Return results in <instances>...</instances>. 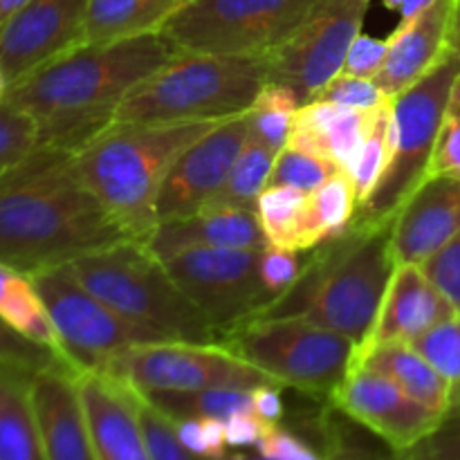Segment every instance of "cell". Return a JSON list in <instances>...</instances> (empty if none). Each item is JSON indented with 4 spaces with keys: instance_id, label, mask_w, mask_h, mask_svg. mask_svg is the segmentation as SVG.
<instances>
[{
    "instance_id": "f1b7e54d",
    "label": "cell",
    "mask_w": 460,
    "mask_h": 460,
    "mask_svg": "<svg viewBox=\"0 0 460 460\" xmlns=\"http://www.w3.org/2000/svg\"><path fill=\"white\" fill-rule=\"evenodd\" d=\"M144 398L173 420H182V418L229 420L236 413L252 411L250 386H214V389L191 391V394H148Z\"/></svg>"
},
{
    "instance_id": "f6af8a7d",
    "label": "cell",
    "mask_w": 460,
    "mask_h": 460,
    "mask_svg": "<svg viewBox=\"0 0 460 460\" xmlns=\"http://www.w3.org/2000/svg\"><path fill=\"white\" fill-rule=\"evenodd\" d=\"M386 54H389V40L358 34L346 52L341 72L350 76H362V79H376V75L385 66Z\"/></svg>"
},
{
    "instance_id": "f546056e",
    "label": "cell",
    "mask_w": 460,
    "mask_h": 460,
    "mask_svg": "<svg viewBox=\"0 0 460 460\" xmlns=\"http://www.w3.org/2000/svg\"><path fill=\"white\" fill-rule=\"evenodd\" d=\"M308 193L292 187H265L256 200V216L270 247L299 252Z\"/></svg>"
},
{
    "instance_id": "d6986e66",
    "label": "cell",
    "mask_w": 460,
    "mask_h": 460,
    "mask_svg": "<svg viewBox=\"0 0 460 460\" xmlns=\"http://www.w3.org/2000/svg\"><path fill=\"white\" fill-rule=\"evenodd\" d=\"M460 232V178L429 175L391 223L395 263L422 265Z\"/></svg>"
},
{
    "instance_id": "ab89813d",
    "label": "cell",
    "mask_w": 460,
    "mask_h": 460,
    "mask_svg": "<svg viewBox=\"0 0 460 460\" xmlns=\"http://www.w3.org/2000/svg\"><path fill=\"white\" fill-rule=\"evenodd\" d=\"M319 102L340 103V106L355 108V111H376L385 103L394 102V97L385 93L373 79H362V76H350L344 72H337L317 94ZM313 102V99H310Z\"/></svg>"
},
{
    "instance_id": "30bf717a",
    "label": "cell",
    "mask_w": 460,
    "mask_h": 460,
    "mask_svg": "<svg viewBox=\"0 0 460 460\" xmlns=\"http://www.w3.org/2000/svg\"><path fill=\"white\" fill-rule=\"evenodd\" d=\"M314 0H191L164 27L180 49L265 57L286 43Z\"/></svg>"
},
{
    "instance_id": "9c48e42d",
    "label": "cell",
    "mask_w": 460,
    "mask_h": 460,
    "mask_svg": "<svg viewBox=\"0 0 460 460\" xmlns=\"http://www.w3.org/2000/svg\"><path fill=\"white\" fill-rule=\"evenodd\" d=\"M30 279L57 332L58 353L75 371L103 373L130 346L169 341L85 290L70 263L39 270Z\"/></svg>"
},
{
    "instance_id": "4dcf8cb0",
    "label": "cell",
    "mask_w": 460,
    "mask_h": 460,
    "mask_svg": "<svg viewBox=\"0 0 460 460\" xmlns=\"http://www.w3.org/2000/svg\"><path fill=\"white\" fill-rule=\"evenodd\" d=\"M299 106V97L288 85L268 81L247 111L250 137L272 153H279L288 144L292 119Z\"/></svg>"
},
{
    "instance_id": "3957f363",
    "label": "cell",
    "mask_w": 460,
    "mask_h": 460,
    "mask_svg": "<svg viewBox=\"0 0 460 460\" xmlns=\"http://www.w3.org/2000/svg\"><path fill=\"white\" fill-rule=\"evenodd\" d=\"M395 268L391 225L353 220L305 252L296 281L252 319H304L341 332L358 349L371 335Z\"/></svg>"
},
{
    "instance_id": "ee69618b",
    "label": "cell",
    "mask_w": 460,
    "mask_h": 460,
    "mask_svg": "<svg viewBox=\"0 0 460 460\" xmlns=\"http://www.w3.org/2000/svg\"><path fill=\"white\" fill-rule=\"evenodd\" d=\"M402 456L407 460H460V411L449 413L434 434Z\"/></svg>"
},
{
    "instance_id": "836d02e7",
    "label": "cell",
    "mask_w": 460,
    "mask_h": 460,
    "mask_svg": "<svg viewBox=\"0 0 460 460\" xmlns=\"http://www.w3.org/2000/svg\"><path fill=\"white\" fill-rule=\"evenodd\" d=\"M413 349L447 380L452 389V409L449 413L460 411V314H454L447 322L438 323L425 335L413 341Z\"/></svg>"
},
{
    "instance_id": "ac0fdd59",
    "label": "cell",
    "mask_w": 460,
    "mask_h": 460,
    "mask_svg": "<svg viewBox=\"0 0 460 460\" xmlns=\"http://www.w3.org/2000/svg\"><path fill=\"white\" fill-rule=\"evenodd\" d=\"M458 314L443 292L416 263H400L391 277L371 335L355 349L353 359L382 344H413L438 323Z\"/></svg>"
},
{
    "instance_id": "b9f144b4",
    "label": "cell",
    "mask_w": 460,
    "mask_h": 460,
    "mask_svg": "<svg viewBox=\"0 0 460 460\" xmlns=\"http://www.w3.org/2000/svg\"><path fill=\"white\" fill-rule=\"evenodd\" d=\"M420 268L460 314V232L449 238Z\"/></svg>"
},
{
    "instance_id": "4316f807",
    "label": "cell",
    "mask_w": 460,
    "mask_h": 460,
    "mask_svg": "<svg viewBox=\"0 0 460 460\" xmlns=\"http://www.w3.org/2000/svg\"><path fill=\"white\" fill-rule=\"evenodd\" d=\"M358 205L355 184L346 171H337L322 187L308 193L301 227V254L344 232L353 223Z\"/></svg>"
},
{
    "instance_id": "681fc988",
    "label": "cell",
    "mask_w": 460,
    "mask_h": 460,
    "mask_svg": "<svg viewBox=\"0 0 460 460\" xmlns=\"http://www.w3.org/2000/svg\"><path fill=\"white\" fill-rule=\"evenodd\" d=\"M175 431H178L180 443H182L189 452L196 454V456L200 458H207V443L205 434H202L200 418H182V420H175Z\"/></svg>"
},
{
    "instance_id": "7dc6e473",
    "label": "cell",
    "mask_w": 460,
    "mask_h": 460,
    "mask_svg": "<svg viewBox=\"0 0 460 460\" xmlns=\"http://www.w3.org/2000/svg\"><path fill=\"white\" fill-rule=\"evenodd\" d=\"M281 389L279 385H259L252 389V411L265 422H277L283 420L286 416V407H283Z\"/></svg>"
},
{
    "instance_id": "d590c367",
    "label": "cell",
    "mask_w": 460,
    "mask_h": 460,
    "mask_svg": "<svg viewBox=\"0 0 460 460\" xmlns=\"http://www.w3.org/2000/svg\"><path fill=\"white\" fill-rule=\"evenodd\" d=\"M39 146L36 121L25 111L3 99L0 102V175L16 169Z\"/></svg>"
},
{
    "instance_id": "5b68a950",
    "label": "cell",
    "mask_w": 460,
    "mask_h": 460,
    "mask_svg": "<svg viewBox=\"0 0 460 460\" xmlns=\"http://www.w3.org/2000/svg\"><path fill=\"white\" fill-rule=\"evenodd\" d=\"M265 84V57L180 49L121 99L115 121L184 124L232 119L250 111Z\"/></svg>"
},
{
    "instance_id": "44dd1931",
    "label": "cell",
    "mask_w": 460,
    "mask_h": 460,
    "mask_svg": "<svg viewBox=\"0 0 460 460\" xmlns=\"http://www.w3.org/2000/svg\"><path fill=\"white\" fill-rule=\"evenodd\" d=\"M456 3L458 0H434L418 16L400 21L386 36L389 54L373 81L389 97H398L443 61L449 52V31Z\"/></svg>"
},
{
    "instance_id": "d4e9b609",
    "label": "cell",
    "mask_w": 460,
    "mask_h": 460,
    "mask_svg": "<svg viewBox=\"0 0 460 460\" xmlns=\"http://www.w3.org/2000/svg\"><path fill=\"white\" fill-rule=\"evenodd\" d=\"M191 0H90L85 43L102 45L155 34Z\"/></svg>"
},
{
    "instance_id": "8fae6325",
    "label": "cell",
    "mask_w": 460,
    "mask_h": 460,
    "mask_svg": "<svg viewBox=\"0 0 460 460\" xmlns=\"http://www.w3.org/2000/svg\"><path fill=\"white\" fill-rule=\"evenodd\" d=\"M103 373L142 395L191 394L214 386L254 389L259 385H277L220 344L193 341H151L130 346L117 355Z\"/></svg>"
},
{
    "instance_id": "603a6c76",
    "label": "cell",
    "mask_w": 460,
    "mask_h": 460,
    "mask_svg": "<svg viewBox=\"0 0 460 460\" xmlns=\"http://www.w3.org/2000/svg\"><path fill=\"white\" fill-rule=\"evenodd\" d=\"M371 117L373 111H355L313 99L296 108L288 144L317 153L349 173L362 151Z\"/></svg>"
},
{
    "instance_id": "ba28073f",
    "label": "cell",
    "mask_w": 460,
    "mask_h": 460,
    "mask_svg": "<svg viewBox=\"0 0 460 460\" xmlns=\"http://www.w3.org/2000/svg\"><path fill=\"white\" fill-rule=\"evenodd\" d=\"M458 75V57L449 48L434 70L394 97L389 166L371 198L358 207L353 220L391 225L404 202L425 182L449 93Z\"/></svg>"
},
{
    "instance_id": "d6a6232c",
    "label": "cell",
    "mask_w": 460,
    "mask_h": 460,
    "mask_svg": "<svg viewBox=\"0 0 460 460\" xmlns=\"http://www.w3.org/2000/svg\"><path fill=\"white\" fill-rule=\"evenodd\" d=\"M391 117H394V102L385 103V106L376 108L371 117V126H368L367 139L362 144L358 160L350 166L349 175L355 184V193H358V202H364L371 198L380 184L382 175H385L386 166L391 160ZM358 205V207H359Z\"/></svg>"
},
{
    "instance_id": "c3c4849f",
    "label": "cell",
    "mask_w": 460,
    "mask_h": 460,
    "mask_svg": "<svg viewBox=\"0 0 460 460\" xmlns=\"http://www.w3.org/2000/svg\"><path fill=\"white\" fill-rule=\"evenodd\" d=\"M202 434L207 443V458L223 460L227 456V434H225V420L218 418H200Z\"/></svg>"
},
{
    "instance_id": "ffe728a7",
    "label": "cell",
    "mask_w": 460,
    "mask_h": 460,
    "mask_svg": "<svg viewBox=\"0 0 460 460\" xmlns=\"http://www.w3.org/2000/svg\"><path fill=\"white\" fill-rule=\"evenodd\" d=\"M30 394L45 460H97L75 368L52 367L36 371Z\"/></svg>"
},
{
    "instance_id": "74e56055",
    "label": "cell",
    "mask_w": 460,
    "mask_h": 460,
    "mask_svg": "<svg viewBox=\"0 0 460 460\" xmlns=\"http://www.w3.org/2000/svg\"><path fill=\"white\" fill-rule=\"evenodd\" d=\"M0 367H16L36 373L52 367H70V364L52 349L31 341L0 317Z\"/></svg>"
},
{
    "instance_id": "cb8c5ba5",
    "label": "cell",
    "mask_w": 460,
    "mask_h": 460,
    "mask_svg": "<svg viewBox=\"0 0 460 460\" xmlns=\"http://www.w3.org/2000/svg\"><path fill=\"white\" fill-rule=\"evenodd\" d=\"M353 367H367L382 373L402 391H407L413 400L425 404L438 416L447 418L452 409V389L447 380L413 349L411 344H382L367 353L358 355L350 364Z\"/></svg>"
},
{
    "instance_id": "5bb4252c",
    "label": "cell",
    "mask_w": 460,
    "mask_h": 460,
    "mask_svg": "<svg viewBox=\"0 0 460 460\" xmlns=\"http://www.w3.org/2000/svg\"><path fill=\"white\" fill-rule=\"evenodd\" d=\"M328 404L385 440L395 454L411 452L445 420L394 380L367 367L350 368Z\"/></svg>"
},
{
    "instance_id": "9a60e30c",
    "label": "cell",
    "mask_w": 460,
    "mask_h": 460,
    "mask_svg": "<svg viewBox=\"0 0 460 460\" xmlns=\"http://www.w3.org/2000/svg\"><path fill=\"white\" fill-rule=\"evenodd\" d=\"M250 139V119L245 115L216 124L209 133L184 148L171 164L157 193V223L193 214L209 205L223 189L234 162Z\"/></svg>"
},
{
    "instance_id": "bcb514c9",
    "label": "cell",
    "mask_w": 460,
    "mask_h": 460,
    "mask_svg": "<svg viewBox=\"0 0 460 460\" xmlns=\"http://www.w3.org/2000/svg\"><path fill=\"white\" fill-rule=\"evenodd\" d=\"M270 422L261 420L254 411L236 413L229 420H225V434H227V447L232 449H247L256 447L259 440L263 438L265 429Z\"/></svg>"
},
{
    "instance_id": "52a82bcc",
    "label": "cell",
    "mask_w": 460,
    "mask_h": 460,
    "mask_svg": "<svg viewBox=\"0 0 460 460\" xmlns=\"http://www.w3.org/2000/svg\"><path fill=\"white\" fill-rule=\"evenodd\" d=\"M250 367L299 394L331 400L353 364L355 341L304 319H250L218 341Z\"/></svg>"
},
{
    "instance_id": "6da1fadb",
    "label": "cell",
    "mask_w": 460,
    "mask_h": 460,
    "mask_svg": "<svg viewBox=\"0 0 460 460\" xmlns=\"http://www.w3.org/2000/svg\"><path fill=\"white\" fill-rule=\"evenodd\" d=\"M128 241L81 180L75 155L39 146L0 175V263L22 274Z\"/></svg>"
},
{
    "instance_id": "4fadbf2b",
    "label": "cell",
    "mask_w": 460,
    "mask_h": 460,
    "mask_svg": "<svg viewBox=\"0 0 460 460\" xmlns=\"http://www.w3.org/2000/svg\"><path fill=\"white\" fill-rule=\"evenodd\" d=\"M164 265L180 290L214 323L220 340L272 301L261 281V250L193 247Z\"/></svg>"
},
{
    "instance_id": "1f68e13d",
    "label": "cell",
    "mask_w": 460,
    "mask_h": 460,
    "mask_svg": "<svg viewBox=\"0 0 460 460\" xmlns=\"http://www.w3.org/2000/svg\"><path fill=\"white\" fill-rule=\"evenodd\" d=\"M274 157H277V153L265 148L263 144L254 142L252 137L247 139L241 155L236 157L227 180H225L223 189H220L218 196H216L207 207L225 205L256 211V200H259L261 191L268 187V178L270 171H272L274 166Z\"/></svg>"
},
{
    "instance_id": "7402d4cb",
    "label": "cell",
    "mask_w": 460,
    "mask_h": 460,
    "mask_svg": "<svg viewBox=\"0 0 460 460\" xmlns=\"http://www.w3.org/2000/svg\"><path fill=\"white\" fill-rule=\"evenodd\" d=\"M144 245L153 256L166 261L193 247L265 250L268 241L254 209L211 205L193 214L157 223Z\"/></svg>"
},
{
    "instance_id": "7bdbcfd3",
    "label": "cell",
    "mask_w": 460,
    "mask_h": 460,
    "mask_svg": "<svg viewBox=\"0 0 460 460\" xmlns=\"http://www.w3.org/2000/svg\"><path fill=\"white\" fill-rule=\"evenodd\" d=\"M301 268H304V254H299V252L270 245L261 250V281H263L272 301L296 281Z\"/></svg>"
},
{
    "instance_id": "816d5d0a",
    "label": "cell",
    "mask_w": 460,
    "mask_h": 460,
    "mask_svg": "<svg viewBox=\"0 0 460 460\" xmlns=\"http://www.w3.org/2000/svg\"><path fill=\"white\" fill-rule=\"evenodd\" d=\"M30 0H0V25H3L7 18H12L22 4H27Z\"/></svg>"
},
{
    "instance_id": "2e32d148",
    "label": "cell",
    "mask_w": 460,
    "mask_h": 460,
    "mask_svg": "<svg viewBox=\"0 0 460 460\" xmlns=\"http://www.w3.org/2000/svg\"><path fill=\"white\" fill-rule=\"evenodd\" d=\"M90 0H30L0 25V67L9 85L85 45Z\"/></svg>"
},
{
    "instance_id": "60d3db41",
    "label": "cell",
    "mask_w": 460,
    "mask_h": 460,
    "mask_svg": "<svg viewBox=\"0 0 460 460\" xmlns=\"http://www.w3.org/2000/svg\"><path fill=\"white\" fill-rule=\"evenodd\" d=\"M256 452L261 456L270 460H335L331 454L323 452L319 445H314L313 440L305 438L304 434H299L292 427L272 425L270 422L268 429H265L263 438L256 445Z\"/></svg>"
},
{
    "instance_id": "e0dca14e",
    "label": "cell",
    "mask_w": 460,
    "mask_h": 460,
    "mask_svg": "<svg viewBox=\"0 0 460 460\" xmlns=\"http://www.w3.org/2000/svg\"><path fill=\"white\" fill-rule=\"evenodd\" d=\"M81 404L97 460H151L137 411V395L99 371L76 373Z\"/></svg>"
},
{
    "instance_id": "db71d44e",
    "label": "cell",
    "mask_w": 460,
    "mask_h": 460,
    "mask_svg": "<svg viewBox=\"0 0 460 460\" xmlns=\"http://www.w3.org/2000/svg\"><path fill=\"white\" fill-rule=\"evenodd\" d=\"M7 93H9V81H7V76H4L3 67H0V102L7 97Z\"/></svg>"
},
{
    "instance_id": "277c9868",
    "label": "cell",
    "mask_w": 460,
    "mask_h": 460,
    "mask_svg": "<svg viewBox=\"0 0 460 460\" xmlns=\"http://www.w3.org/2000/svg\"><path fill=\"white\" fill-rule=\"evenodd\" d=\"M216 124L220 121H112L75 153L76 171L121 232L144 243L157 225V193L171 164Z\"/></svg>"
},
{
    "instance_id": "484cf974",
    "label": "cell",
    "mask_w": 460,
    "mask_h": 460,
    "mask_svg": "<svg viewBox=\"0 0 460 460\" xmlns=\"http://www.w3.org/2000/svg\"><path fill=\"white\" fill-rule=\"evenodd\" d=\"M31 376L25 368L0 367V460H45L30 394Z\"/></svg>"
},
{
    "instance_id": "f907efd6",
    "label": "cell",
    "mask_w": 460,
    "mask_h": 460,
    "mask_svg": "<svg viewBox=\"0 0 460 460\" xmlns=\"http://www.w3.org/2000/svg\"><path fill=\"white\" fill-rule=\"evenodd\" d=\"M449 48L454 49V54H456L460 63V0L456 3V12H454L452 31H449Z\"/></svg>"
},
{
    "instance_id": "11a10c76",
    "label": "cell",
    "mask_w": 460,
    "mask_h": 460,
    "mask_svg": "<svg viewBox=\"0 0 460 460\" xmlns=\"http://www.w3.org/2000/svg\"><path fill=\"white\" fill-rule=\"evenodd\" d=\"M252 456H254V454L238 452V454H227V456H225L223 460H252Z\"/></svg>"
},
{
    "instance_id": "e575fe53",
    "label": "cell",
    "mask_w": 460,
    "mask_h": 460,
    "mask_svg": "<svg viewBox=\"0 0 460 460\" xmlns=\"http://www.w3.org/2000/svg\"><path fill=\"white\" fill-rule=\"evenodd\" d=\"M337 171H341L340 166L332 164L326 157L305 151V148L286 144L277 153V157H274L268 187H292L304 193H313L328 178H332Z\"/></svg>"
},
{
    "instance_id": "8d00e7d4",
    "label": "cell",
    "mask_w": 460,
    "mask_h": 460,
    "mask_svg": "<svg viewBox=\"0 0 460 460\" xmlns=\"http://www.w3.org/2000/svg\"><path fill=\"white\" fill-rule=\"evenodd\" d=\"M135 395H137L139 422H142L144 438H146L151 460H207L191 454L182 443H180L173 418H169L164 411H160L155 404L148 402V400L144 398V395H139L137 391H135Z\"/></svg>"
},
{
    "instance_id": "f5cc1de1",
    "label": "cell",
    "mask_w": 460,
    "mask_h": 460,
    "mask_svg": "<svg viewBox=\"0 0 460 460\" xmlns=\"http://www.w3.org/2000/svg\"><path fill=\"white\" fill-rule=\"evenodd\" d=\"M359 454L362 452H358V449H353L349 443H346V447L341 449V454L335 460H359Z\"/></svg>"
},
{
    "instance_id": "f35d334b",
    "label": "cell",
    "mask_w": 460,
    "mask_h": 460,
    "mask_svg": "<svg viewBox=\"0 0 460 460\" xmlns=\"http://www.w3.org/2000/svg\"><path fill=\"white\" fill-rule=\"evenodd\" d=\"M429 175L460 178V75L454 81L452 93H449V102L445 108L443 124H440L427 178Z\"/></svg>"
},
{
    "instance_id": "7c38bea8",
    "label": "cell",
    "mask_w": 460,
    "mask_h": 460,
    "mask_svg": "<svg viewBox=\"0 0 460 460\" xmlns=\"http://www.w3.org/2000/svg\"><path fill=\"white\" fill-rule=\"evenodd\" d=\"M368 7L371 0H314L295 34L265 54L268 81L288 85L301 103L314 99L341 72Z\"/></svg>"
},
{
    "instance_id": "7a4b0ae2",
    "label": "cell",
    "mask_w": 460,
    "mask_h": 460,
    "mask_svg": "<svg viewBox=\"0 0 460 460\" xmlns=\"http://www.w3.org/2000/svg\"><path fill=\"white\" fill-rule=\"evenodd\" d=\"M178 52L162 31L85 43L9 85L4 99L36 121L40 146L75 155L115 121L121 99Z\"/></svg>"
},
{
    "instance_id": "83f0119b",
    "label": "cell",
    "mask_w": 460,
    "mask_h": 460,
    "mask_svg": "<svg viewBox=\"0 0 460 460\" xmlns=\"http://www.w3.org/2000/svg\"><path fill=\"white\" fill-rule=\"evenodd\" d=\"M0 317L31 341L58 353L57 332L31 279L4 263H0Z\"/></svg>"
},
{
    "instance_id": "8992f818",
    "label": "cell",
    "mask_w": 460,
    "mask_h": 460,
    "mask_svg": "<svg viewBox=\"0 0 460 460\" xmlns=\"http://www.w3.org/2000/svg\"><path fill=\"white\" fill-rule=\"evenodd\" d=\"M85 290L130 322L160 332L169 341L218 344L220 332L191 304L142 241H121L72 261Z\"/></svg>"
}]
</instances>
